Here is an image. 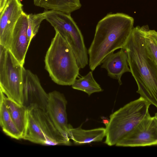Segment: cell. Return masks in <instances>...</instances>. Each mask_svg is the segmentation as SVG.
Returning <instances> with one entry per match:
<instances>
[{"label": "cell", "mask_w": 157, "mask_h": 157, "mask_svg": "<svg viewBox=\"0 0 157 157\" xmlns=\"http://www.w3.org/2000/svg\"><path fill=\"white\" fill-rule=\"evenodd\" d=\"M137 92L157 108V64L147 52L141 26L134 27L124 47Z\"/></svg>", "instance_id": "2"}, {"label": "cell", "mask_w": 157, "mask_h": 157, "mask_svg": "<svg viewBox=\"0 0 157 157\" xmlns=\"http://www.w3.org/2000/svg\"><path fill=\"white\" fill-rule=\"evenodd\" d=\"M157 145V123L150 115L115 145L119 147L145 146Z\"/></svg>", "instance_id": "8"}, {"label": "cell", "mask_w": 157, "mask_h": 157, "mask_svg": "<svg viewBox=\"0 0 157 157\" xmlns=\"http://www.w3.org/2000/svg\"><path fill=\"white\" fill-rule=\"evenodd\" d=\"M21 1H22V0H20Z\"/></svg>", "instance_id": "25"}, {"label": "cell", "mask_w": 157, "mask_h": 157, "mask_svg": "<svg viewBox=\"0 0 157 157\" xmlns=\"http://www.w3.org/2000/svg\"><path fill=\"white\" fill-rule=\"evenodd\" d=\"M28 110L27 126L22 139L36 144L48 145L45 136L29 111Z\"/></svg>", "instance_id": "18"}, {"label": "cell", "mask_w": 157, "mask_h": 157, "mask_svg": "<svg viewBox=\"0 0 157 157\" xmlns=\"http://www.w3.org/2000/svg\"><path fill=\"white\" fill-rule=\"evenodd\" d=\"M0 124L2 131L6 135L17 140L22 139L21 133L2 101H0Z\"/></svg>", "instance_id": "17"}, {"label": "cell", "mask_w": 157, "mask_h": 157, "mask_svg": "<svg viewBox=\"0 0 157 157\" xmlns=\"http://www.w3.org/2000/svg\"><path fill=\"white\" fill-rule=\"evenodd\" d=\"M80 126L75 128L69 124L68 135L75 145L101 141L105 136L106 128H98L90 130L83 129Z\"/></svg>", "instance_id": "15"}, {"label": "cell", "mask_w": 157, "mask_h": 157, "mask_svg": "<svg viewBox=\"0 0 157 157\" xmlns=\"http://www.w3.org/2000/svg\"><path fill=\"white\" fill-rule=\"evenodd\" d=\"M126 51L123 48L116 53L111 52L106 56L101 62V67L105 69L110 77L118 80L120 85L122 75L131 72Z\"/></svg>", "instance_id": "13"}, {"label": "cell", "mask_w": 157, "mask_h": 157, "mask_svg": "<svg viewBox=\"0 0 157 157\" xmlns=\"http://www.w3.org/2000/svg\"><path fill=\"white\" fill-rule=\"evenodd\" d=\"M134 22L132 17L122 13L108 14L98 22L88 52L89 66L92 71L108 54L124 47L134 28Z\"/></svg>", "instance_id": "1"}, {"label": "cell", "mask_w": 157, "mask_h": 157, "mask_svg": "<svg viewBox=\"0 0 157 157\" xmlns=\"http://www.w3.org/2000/svg\"><path fill=\"white\" fill-rule=\"evenodd\" d=\"M48 95L46 111L61 133L70 139L68 133L69 124H68L66 112L67 100L63 94L57 91L50 92Z\"/></svg>", "instance_id": "10"}, {"label": "cell", "mask_w": 157, "mask_h": 157, "mask_svg": "<svg viewBox=\"0 0 157 157\" xmlns=\"http://www.w3.org/2000/svg\"><path fill=\"white\" fill-rule=\"evenodd\" d=\"M23 68L8 49L0 45V90L21 105Z\"/></svg>", "instance_id": "6"}, {"label": "cell", "mask_w": 157, "mask_h": 157, "mask_svg": "<svg viewBox=\"0 0 157 157\" xmlns=\"http://www.w3.org/2000/svg\"><path fill=\"white\" fill-rule=\"evenodd\" d=\"M45 56V68L52 80L58 85L71 86L80 69L71 48L57 31Z\"/></svg>", "instance_id": "3"}, {"label": "cell", "mask_w": 157, "mask_h": 157, "mask_svg": "<svg viewBox=\"0 0 157 157\" xmlns=\"http://www.w3.org/2000/svg\"><path fill=\"white\" fill-rule=\"evenodd\" d=\"M0 92V101H2L5 104L13 120L21 133L22 139L27 126L28 109L24 105L8 98L1 90Z\"/></svg>", "instance_id": "14"}, {"label": "cell", "mask_w": 157, "mask_h": 157, "mask_svg": "<svg viewBox=\"0 0 157 157\" xmlns=\"http://www.w3.org/2000/svg\"><path fill=\"white\" fill-rule=\"evenodd\" d=\"M145 49L157 64V31L150 29L147 25L141 26Z\"/></svg>", "instance_id": "20"}, {"label": "cell", "mask_w": 157, "mask_h": 157, "mask_svg": "<svg viewBox=\"0 0 157 157\" xmlns=\"http://www.w3.org/2000/svg\"><path fill=\"white\" fill-rule=\"evenodd\" d=\"M20 0H7L0 13V45L9 49L16 24L24 12Z\"/></svg>", "instance_id": "9"}, {"label": "cell", "mask_w": 157, "mask_h": 157, "mask_svg": "<svg viewBox=\"0 0 157 157\" xmlns=\"http://www.w3.org/2000/svg\"><path fill=\"white\" fill-rule=\"evenodd\" d=\"M36 6L71 14L81 6L80 0H33Z\"/></svg>", "instance_id": "16"}, {"label": "cell", "mask_w": 157, "mask_h": 157, "mask_svg": "<svg viewBox=\"0 0 157 157\" xmlns=\"http://www.w3.org/2000/svg\"><path fill=\"white\" fill-rule=\"evenodd\" d=\"M28 109L45 136L48 145H71L70 139L66 137L61 133L46 111L38 108Z\"/></svg>", "instance_id": "12"}, {"label": "cell", "mask_w": 157, "mask_h": 157, "mask_svg": "<svg viewBox=\"0 0 157 157\" xmlns=\"http://www.w3.org/2000/svg\"><path fill=\"white\" fill-rule=\"evenodd\" d=\"M22 93L23 105L27 109L38 108L46 111L48 94L42 87L37 76L24 67Z\"/></svg>", "instance_id": "7"}, {"label": "cell", "mask_w": 157, "mask_h": 157, "mask_svg": "<svg viewBox=\"0 0 157 157\" xmlns=\"http://www.w3.org/2000/svg\"><path fill=\"white\" fill-rule=\"evenodd\" d=\"M102 118L103 123H104L105 125H107L109 123V119H108L105 117H104Z\"/></svg>", "instance_id": "23"}, {"label": "cell", "mask_w": 157, "mask_h": 157, "mask_svg": "<svg viewBox=\"0 0 157 157\" xmlns=\"http://www.w3.org/2000/svg\"><path fill=\"white\" fill-rule=\"evenodd\" d=\"M71 86L73 89L85 92L89 96L103 91L100 85L94 79L91 71L85 76L76 79Z\"/></svg>", "instance_id": "19"}, {"label": "cell", "mask_w": 157, "mask_h": 157, "mask_svg": "<svg viewBox=\"0 0 157 157\" xmlns=\"http://www.w3.org/2000/svg\"><path fill=\"white\" fill-rule=\"evenodd\" d=\"M150 105L140 97L111 114L109 123L105 126L104 143L109 146L115 145L150 115L148 109Z\"/></svg>", "instance_id": "4"}, {"label": "cell", "mask_w": 157, "mask_h": 157, "mask_svg": "<svg viewBox=\"0 0 157 157\" xmlns=\"http://www.w3.org/2000/svg\"><path fill=\"white\" fill-rule=\"evenodd\" d=\"M154 117L155 119V120L156 121L157 123V113H156L155 114V116H154Z\"/></svg>", "instance_id": "24"}, {"label": "cell", "mask_w": 157, "mask_h": 157, "mask_svg": "<svg viewBox=\"0 0 157 157\" xmlns=\"http://www.w3.org/2000/svg\"><path fill=\"white\" fill-rule=\"evenodd\" d=\"M7 0H0V13L4 9L7 3Z\"/></svg>", "instance_id": "22"}, {"label": "cell", "mask_w": 157, "mask_h": 157, "mask_svg": "<svg viewBox=\"0 0 157 157\" xmlns=\"http://www.w3.org/2000/svg\"><path fill=\"white\" fill-rule=\"evenodd\" d=\"M45 11V20L67 42L75 55L79 68H84L88 63L87 50L82 35L71 14L53 10Z\"/></svg>", "instance_id": "5"}, {"label": "cell", "mask_w": 157, "mask_h": 157, "mask_svg": "<svg viewBox=\"0 0 157 157\" xmlns=\"http://www.w3.org/2000/svg\"><path fill=\"white\" fill-rule=\"evenodd\" d=\"M28 27L27 14L24 12L15 26L8 49L23 66L30 44L27 35Z\"/></svg>", "instance_id": "11"}, {"label": "cell", "mask_w": 157, "mask_h": 157, "mask_svg": "<svg viewBox=\"0 0 157 157\" xmlns=\"http://www.w3.org/2000/svg\"><path fill=\"white\" fill-rule=\"evenodd\" d=\"M45 11L38 13L27 14V35L29 44L33 38L38 33L41 23L45 19Z\"/></svg>", "instance_id": "21"}]
</instances>
